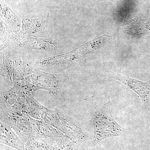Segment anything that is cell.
<instances>
[{
	"label": "cell",
	"instance_id": "6da1fadb",
	"mask_svg": "<svg viewBox=\"0 0 150 150\" xmlns=\"http://www.w3.org/2000/svg\"><path fill=\"white\" fill-rule=\"evenodd\" d=\"M91 116L94 126V146L107 138L125 137L129 134L128 130L121 127L113 118L110 111V101L101 108L95 101Z\"/></svg>",
	"mask_w": 150,
	"mask_h": 150
},
{
	"label": "cell",
	"instance_id": "7a4b0ae2",
	"mask_svg": "<svg viewBox=\"0 0 150 150\" xmlns=\"http://www.w3.org/2000/svg\"><path fill=\"white\" fill-rule=\"evenodd\" d=\"M43 121L56 128L65 138L79 146L90 139L78 123L58 110L48 109Z\"/></svg>",
	"mask_w": 150,
	"mask_h": 150
},
{
	"label": "cell",
	"instance_id": "3957f363",
	"mask_svg": "<svg viewBox=\"0 0 150 150\" xmlns=\"http://www.w3.org/2000/svg\"><path fill=\"white\" fill-rule=\"evenodd\" d=\"M1 122L10 126L24 143L33 139L29 116L23 112L11 111L0 107Z\"/></svg>",
	"mask_w": 150,
	"mask_h": 150
},
{
	"label": "cell",
	"instance_id": "277c9868",
	"mask_svg": "<svg viewBox=\"0 0 150 150\" xmlns=\"http://www.w3.org/2000/svg\"><path fill=\"white\" fill-rule=\"evenodd\" d=\"M31 75L37 91L41 89L46 90L61 98H63L62 89L68 78L67 75L49 74L35 69Z\"/></svg>",
	"mask_w": 150,
	"mask_h": 150
},
{
	"label": "cell",
	"instance_id": "5b68a950",
	"mask_svg": "<svg viewBox=\"0 0 150 150\" xmlns=\"http://www.w3.org/2000/svg\"><path fill=\"white\" fill-rule=\"evenodd\" d=\"M111 78L121 82L139 96L144 107L147 108L150 105V83L134 78L126 76L120 73L110 72Z\"/></svg>",
	"mask_w": 150,
	"mask_h": 150
},
{
	"label": "cell",
	"instance_id": "8992f818",
	"mask_svg": "<svg viewBox=\"0 0 150 150\" xmlns=\"http://www.w3.org/2000/svg\"><path fill=\"white\" fill-rule=\"evenodd\" d=\"M32 129L33 138L45 143H56L65 137L63 134L53 126L43 121L29 117Z\"/></svg>",
	"mask_w": 150,
	"mask_h": 150
},
{
	"label": "cell",
	"instance_id": "52a82bcc",
	"mask_svg": "<svg viewBox=\"0 0 150 150\" xmlns=\"http://www.w3.org/2000/svg\"><path fill=\"white\" fill-rule=\"evenodd\" d=\"M25 97L16 85L10 90L1 92V107L11 111L26 113Z\"/></svg>",
	"mask_w": 150,
	"mask_h": 150
},
{
	"label": "cell",
	"instance_id": "ba28073f",
	"mask_svg": "<svg viewBox=\"0 0 150 150\" xmlns=\"http://www.w3.org/2000/svg\"><path fill=\"white\" fill-rule=\"evenodd\" d=\"M110 37L111 36L109 35H103L78 47L71 53L73 54L74 62L79 61L98 50L110 39Z\"/></svg>",
	"mask_w": 150,
	"mask_h": 150
},
{
	"label": "cell",
	"instance_id": "9c48e42d",
	"mask_svg": "<svg viewBox=\"0 0 150 150\" xmlns=\"http://www.w3.org/2000/svg\"><path fill=\"white\" fill-rule=\"evenodd\" d=\"M0 142L18 150H25V143L10 126L0 122Z\"/></svg>",
	"mask_w": 150,
	"mask_h": 150
},
{
	"label": "cell",
	"instance_id": "30bf717a",
	"mask_svg": "<svg viewBox=\"0 0 150 150\" xmlns=\"http://www.w3.org/2000/svg\"><path fill=\"white\" fill-rule=\"evenodd\" d=\"M27 41L21 44L25 48L37 49L48 53H54L57 50L58 44L56 40L44 38H28Z\"/></svg>",
	"mask_w": 150,
	"mask_h": 150
},
{
	"label": "cell",
	"instance_id": "8fae6325",
	"mask_svg": "<svg viewBox=\"0 0 150 150\" xmlns=\"http://www.w3.org/2000/svg\"><path fill=\"white\" fill-rule=\"evenodd\" d=\"M48 109L38 102L34 97H25V112L29 117L43 121Z\"/></svg>",
	"mask_w": 150,
	"mask_h": 150
},
{
	"label": "cell",
	"instance_id": "7c38bea8",
	"mask_svg": "<svg viewBox=\"0 0 150 150\" xmlns=\"http://www.w3.org/2000/svg\"><path fill=\"white\" fill-rule=\"evenodd\" d=\"M22 28L24 34L29 36H39L45 30L42 22L37 19H23Z\"/></svg>",
	"mask_w": 150,
	"mask_h": 150
},
{
	"label": "cell",
	"instance_id": "4fadbf2b",
	"mask_svg": "<svg viewBox=\"0 0 150 150\" xmlns=\"http://www.w3.org/2000/svg\"><path fill=\"white\" fill-rule=\"evenodd\" d=\"M22 63V62L18 59L10 58L4 59V63L2 65H1V74L5 80L12 83L13 70Z\"/></svg>",
	"mask_w": 150,
	"mask_h": 150
},
{
	"label": "cell",
	"instance_id": "5bb4252c",
	"mask_svg": "<svg viewBox=\"0 0 150 150\" xmlns=\"http://www.w3.org/2000/svg\"><path fill=\"white\" fill-rule=\"evenodd\" d=\"M34 69L26 63L22 62L13 70L12 76V84L13 86L32 74Z\"/></svg>",
	"mask_w": 150,
	"mask_h": 150
},
{
	"label": "cell",
	"instance_id": "9a60e30c",
	"mask_svg": "<svg viewBox=\"0 0 150 150\" xmlns=\"http://www.w3.org/2000/svg\"><path fill=\"white\" fill-rule=\"evenodd\" d=\"M1 15L7 22H8L11 27H12V25L15 28L14 26L15 25L17 28H20V23L18 17L1 0Z\"/></svg>",
	"mask_w": 150,
	"mask_h": 150
},
{
	"label": "cell",
	"instance_id": "2e32d148",
	"mask_svg": "<svg viewBox=\"0 0 150 150\" xmlns=\"http://www.w3.org/2000/svg\"><path fill=\"white\" fill-rule=\"evenodd\" d=\"M25 150H57L56 143H45L31 139L25 143Z\"/></svg>",
	"mask_w": 150,
	"mask_h": 150
},
{
	"label": "cell",
	"instance_id": "e0dca14e",
	"mask_svg": "<svg viewBox=\"0 0 150 150\" xmlns=\"http://www.w3.org/2000/svg\"><path fill=\"white\" fill-rule=\"evenodd\" d=\"M57 150H79V146L63 137L56 142Z\"/></svg>",
	"mask_w": 150,
	"mask_h": 150
},
{
	"label": "cell",
	"instance_id": "ac0fdd59",
	"mask_svg": "<svg viewBox=\"0 0 150 150\" xmlns=\"http://www.w3.org/2000/svg\"><path fill=\"white\" fill-rule=\"evenodd\" d=\"M148 109H149V110L150 111V105H149V107L147 108Z\"/></svg>",
	"mask_w": 150,
	"mask_h": 150
}]
</instances>
